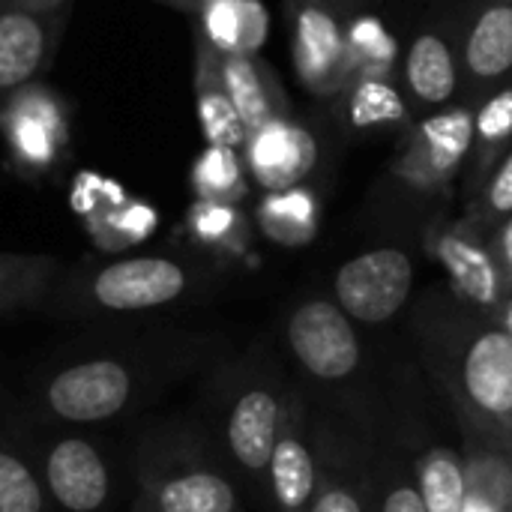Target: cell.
I'll use <instances>...</instances> for the list:
<instances>
[{"label":"cell","mask_w":512,"mask_h":512,"mask_svg":"<svg viewBox=\"0 0 512 512\" xmlns=\"http://www.w3.org/2000/svg\"><path fill=\"white\" fill-rule=\"evenodd\" d=\"M201 348L195 336L183 333L114 330L66 345L30 375L18 399L39 417L69 426L123 423L186 378Z\"/></svg>","instance_id":"cell-1"},{"label":"cell","mask_w":512,"mask_h":512,"mask_svg":"<svg viewBox=\"0 0 512 512\" xmlns=\"http://www.w3.org/2000/svg\"><path fill=\"white\" fill-rule=\"evenodd\" d=\"M204 270L177 255H123L63 267L42 315L69 324H129L192 300Z\"/></svg>","instance_id":"cell-2"},{"label":"cell","mask_w":512,"mask_h":512,"mask_svg":"<svg viewBox=\"0 0 512 512\" xmlns=\"http://www.w3.org/2000/svg\"><path fill=\"white\" fill-rule=\"evenodd\" d=\"M0 417L36 468L54 512H117L132 468L93 429L39 417L6 390Z\"/></svg>","instance_id":"cell-3"},{"label":"cell","mask_w":512,"mask_h":512,"mask_svg":"<svg viewBox=\"0 0 512 512\" xmlns=\"http://www.w3.org/2000/svg\"><path fill=\"white\" fill-rule=\"evenodd\" d=\"M144 512H243L240 489L198 426L147 429L132 453V504Z\"/></svg>","instance_id":"cell-4"},{"label":"cell","mask_w":512,"mask_h":512,"mask_svg":"<svg viewBox=\"0 0 512 512\" xmlns=\"http://www.w3.org/2000/svg\"><path fill=\"white\" fill-rule=\"evenodd\" d=\"M441 378H444L459 414L474 429V435L483 441V447L512 453L510 330L501 327L498 321L471 327L465 333L462 345L453 351Z\"/></svg>","instance_id":"cell-5"},{"label":"cell","mask_w":512,"mask_h":512,"mask_svg":"<svg viewBox=\"0 0 512 512\" xmlns=\"http://www.w3.org/2000/svg\"><path fill=\"white\" fill-rule=\"evenodd\" d=\"M222 384L225 387L216 405L213 444L231 471H237L249 483L264 486L267 465L273 459L291 393H285L255 363H240L228 369Z\"/></svg>","instance_id":"cell-6"},{"label":"cell","mask_w":512,"mask_h":512,"mask_svg":"<svg viewBox=\"0 0 512 512\" xmlns=\"http://www.w3.org/2000/svg\"><path fill=\"white\" fill-rule=\"evenodd\" d=\"M0 141L18 177H51L72 150L69 102L42 78L21 87L0 108Z\"/></svg>","instance_id":"cell-7"},{"label":"cell","mask_w":512,"mask_h":512,"mask_svg":"<svg viewBox=\"0 0 512 512\" xmlns=\"http://www.w3.org/2000/svg\"><path fill=\"white\" fill-rule=\"evenodd\" d=\"M474 105L453 102L426 114L408 129L405 147L393 159V177L420 195H441L471 159Z\"/></svg>","instance_id":"cell-8"},{"label":"cell","mask_w":512,"mask_h":512,"mask_svg":"<svg viewBox=\"0 0 512 512\" xmlns=\"http://www.w3.org/2000/svg\"><path fill=\"white\" fill-rule=\"evenodd\" d=\"M426 249L444 267L456 297L468 306L495 318L498 309L510 300V288L501 273L492 234L480 231L465 216L456 222L432 225V231L426 234Z\"/></svg>","instance_id":"cell-9"},{"label":"cell","mask_w":512,"mask_h":512,"mask_svg":"<svg viewBox=\"0 0 512 512\" xmlns=\"http://www.w3.org/2000/svg\"><path fill=\"white\" fill-rule=\"evenodd\" d=\"M291 60L300 84L321 99L342 96L354 81L339 12L312 0H291Z\"/></svg>","instance_id":"cell-10"},{"label":"cell","mask_w":512,"mask_h":512,"mask_svg":"<svg viewBox=\"0 0 512 512\" xmlns=\"http://www.w3.org/2000/svg\"><path fill=\"white\" fill-rule=\"evenodd\" d=\"M285 339L297 363L318 381L336 384L360 369L363 348L354 318L336 300H306L291 309Z\"/></svg>","instance_id":"cell-11"},{"label":"cell","mask_w":512,"mask_h":512,"mask_svg":"<svg viewBox=\"0 0 512 512\" xmlns=\"http://www.w3.org/2000/svg\"><path fill=\"white\" fill-rule=\"evenodd\" d=\"M414 291V261L396 246H378L345 261L333 279L336 303L360 324H384Z\"/></svg>","instance_id":"cell-12"},{"label":"cell","mask_w":512,"mask_h":512,"mask_svg":"<svg viewBox=\"0 0 512 512\" xmlns=\"http://www.w3.org/2000/svg\"><path fill=\"white\" fill-rule=\"evenodd\" d=\"M66 12L69 9L33 12L0 6V108L12 93L39 81L51 66L66 30Z\"/></svg>","instance_id":"cell-13"},{"label":"cell","mask_w":512,"mask_h":512,"mask_svg":"<svg viewBox=\"0 0 512 512\" xmlns=\"http://www.w3.org/2000/svg\"><path fill=\"white\" fill-rule=\"evenodd\" d=\"M321 465L309 441V411L306 402L291 393L288 414L267 465L264 489L276 512H306L321 489Z\"/></svg>","instance_id":"cell-14"},{"label":"cell","mask_w":512,"mask_h":512,"mask_svg":"<svg viewBox=\"0 0 512 512\" xmlns=\"http://www.w3.org/2000/svg\"><path fill=\"white\" fill-rule=\"evenodd\" d=\"M240 153L249 180L264 192H279L303 183L318 162V144L312 132L291 114L273 117L264 126L252 129Z\"/></svg>","instance_id":"cell-15"},{"label":"cell","mask_w":512,"mask_h":512,"mask_svg":"<svg viewBox=\"0 0 512 512\" xmlns=\"http://www.w3.org/2000/svg\"><path fill=\"white\" fill-rule=\"evenodd\" d=\"M465 102L477 105L512 75V0H483L468 21L462 48Z\"/></svg>","instance_id":"cell-16"},{"label":"cell","mask_w":512,"mask_h":512,"mask_svg":"<svg viewBox=\"0 0 512 512\" xmlns=\"http://www.w3.org/2000/svg\"><path fill=\"white\" fill-rule=\"evenodd\" d=\"M405 96L414 111L432 114L456 102L462 90V57L444 30H423L402 60Z\"/></svg>","instance_id":"cell-17"},{"label":"cell","mask_w":512,"mask_h":512,"mask_svg":"<svg viewBox=\"0 0 512 512\" xmlns=\"http://www.w3.org/2000/svg\"><path fill=\"white\" fill-rule=\"evenodd\" d=\"M219 72L246 132L264 126L273 117L291 114L288 93L276 69L264 63L261 54H219Z\"/></svg>","instance_id":"cell-18"},{"label":"cell","mask_w":512,"mask_h":512,"mask_svg":"<svg viewBox=\"0 0 512 512\" xmlns=\"http://www.w3.org/2000/svg\"><path fill=\"white\" fill-rule=\"evenodd\" d=\"M195 39L216 54H261L270 12L261 0H204L195 12Z\"/></svg>","instance_id":"cell-19"},{"label":"cell","mask_w":512,"mask_h":512,"mask_svg":"<svg viewBox=\"0 0 512 512\" xmlns=\"http://www.w3.org/2000/svg\"><path fill=\"white\" fill-rule=\"evenodd\" d=\"M192 90H195V114L198 126L207 144L216 147H234L243 150L246 144V126L234 108V99L222 81L219 72V54L195 39V72H192Z\"/></svg>","instance_id":"cell-20"},{"label":"cell","mask_w":512,"mask_h":512,"mask_svg":"<svg viewBox=\"0 0 512 512\" xmlns=\"http://www.w3.org/2000/svg\"><path fill=\"white\" fill-rule=\"evenodd\" d=\"M63 267L66 264L48 252L0 249V315L42 312Z\"/></svg>","instance_id":"cell-21"},{"label":"cell","mask_w":512,"mask_h":512,"mask_svg":"<svg viewBox=\"0 0 512 512\" xmlns=\"http://www.w3.org/2000/svg\"><path fill=\"white\" fill-rule=\"evenodd\" d=\"M252 222L270 243L306 246L321 228V198L306 183L279 192H264Z\"/></svg>","instance_id":"cell-22"},{"label":"cell","mask_w":512,"mask_h":512,"mask_svg":"<svg viewBox=\"0 0 512 512\" xmlns=\"http://www.w3.org/2000/svg\"><path fill=\"white\" fill-rule=\"evenodd\" d=\"M512 150V81L495 87L474 105V138L468 159V192L474 195L492 168Z\"/></svg>","instance_id":"cell-23"},{"label":"cell","mask_w":512,"mask_h":512,"mask_svg":"<svg viewBox=\"0 0 512 512\" xmlns=\"http://www.w3.org/2000/svg\"><path fill=\"white\" fill-rule=\"evenodd\" d=\"M345 120L351 129H411L414 108L393 78H354L345 90Z\"/></svg>","instance_id":"cell-24"},{"label":"cell","mask_w":512,"mask_h":512,"mask_svg":"<svg viewBox=\"0 0 512 512\" xmlns=\"http://www.w3.org/2000/svg\"><path fill=\"white\" fill-rule=\"evenodd\" d=\"M186 234L201 249L240 255L252 240V219L240 210V204L195 198L186 210Z\"/></svg>","instance_id":"cell-25"},{"label":"cell","mask_w":512,"mask_h":512,"mask_svg":"<svg viewBox=\"0 0 512 512\" xmlns=\"http://www.w3.org/2000/svg\"><path fill=\"white\" fill-rule=\"evenodd\" d=\"M249 186L252 180H249L243 153L234 147L207 144L189 168V189L195 198H204V201L243 204L249 198Z\"/></svg>","instance_id":"cell-26"},{"label":"cell","mask_w":512,"mask_h":512,"mask_svg":"<svg viewBox=\"0 0 512 512\" xmlns=\"http://www.w3.org/2000/svg\"><path fill=\"white\" fill-rule=\"evenodd\" d=\"M512 507V453L474 447L465 459V510L510 512Z\"/></svg>","instance_id":"cell-27"},{"label":"cell","mask_w":512,"mask_h":512,"mask_svg":"<svg viewBox=\"0 0 512 512\" xmlns=\"http://www.w3.org/2000/svg\"><path fill=\"white\" fill-rule=\"evenodd\" d=\"M0 512H54L36 468L0 417Z\"/></svg>","instance_id":"cell-28"},{"label":"cell","mask_w":512,"mask_h":512,"mask_svg":"<svg viewBox=\"0 0 512 512\" xmlns=\"http://www.w3.org/2000/svg\"><path fill=\"white\" fill-rule=\"evenodd\" d=\"M354 78H396L399 72V39L378 15H354L345 24Z\"/></svg>","instance_id":"cell-29"},{"label":"cell","mask_w":512,"mask_h":512,"mask_svg":"<svg viewBox=\"0 0 512 512\" xmlns=\"http://www.w3.org/2000/svg\"><path fill=\"white\" fill-rule=\"evenodd\" d=\"M414 486L426 512L465 510V462L450 447L426 450L414 465Z\"/></svg>","instance_id":"cell-30"},{"label":"cell","mask_w":512,"mask_h":512,"mask_svg":"<svg viewBox=\"0 0 512 512\" xmlns=\"http://www.w3.org/2000/svg\"><path fill=\"white\" fill-rule=\"evenodd\" d=\"M512 216V150L492 168L483 186L471 195L465 219L474 222L480 231L492 234L501 222Z\"/></svg>","instance_id":"cell-31"},{"label":"cell","mask_w":512,"mask_h":512,"mask_svg":"<svg viewBox=\"0 0 512 512\" xmlns=\"http://www.w3.org/2000/svg\"><path fill=\"white\" fill-rule=\"evenodd\" d=\"M156 225V213L138 201H117L108 213L93 216V234L108 246H129L144 240Z\"/></svg>","instance_id":"cell-32"},{"label":"cell","mask_w":512,"mask_h":512,"mask_svg":"<svg viewBox=\"0 0 512 512\" xmlns=\"http://www.w3.org/2000/svg\"><path fill=\"white\" fill-rule=\"evenodd\" d=\"M306 512H366V501L348 480L324 477L315 501Z\"/></svg>","instance_id":"cell-33"},{"label":"cell","mask_w":512,"mask_h":512,"mask_svg":"<svg viewBox=\"0 0 512 512\" xmlns=\"http://www.w3.org/2000/svg\"><path fill=\"white\" fill-rule=\"evenodd\" d=\"M378 512H426V504L414 483H408L402 477H390L381 492Z\"/></svg>","instance_id":"cell-34"},{"label":"cell","mask_w":512,"mask_h":512,"mask_svg":"<svg viewBox=\"0 0 512 512\" xmlns=\"http://www.w3.org/2000/svg\"><path fill=\"white\" fill-rule=\"evenodd\" d=\"M492 246H495V255H498V264H501V273L507 279L512 297V216L492 231Z\"/></svg>","instance_id":"cell-35"},{"label":"cell","mask_w":512,"mask_h":512,"mask_svg":"<svg viewBox=\"0 0 512 512\" xmlns=\"http://www.w3.org/2000/svg\"><path fill=\"white\" fill-rule=\"evenodd\" d=\"M72 0H12V6L21 9H33V12H57V9H69Z\"/></svg>","instance_id":"cell-36"},{"label":"cell","mask_w":512,"mask_h":512,"mask_svg":"<svg viewBox=\"0 0 512 512\" xmlns=\"http://www.w3.org/2000/svg\"><path fill=\"white\" fill-rule=\"evenodd\" d=\"M159 3H165V6H174V9H180V12H186V15H192L204 0H159Z\"/></svg>","instance_id":"cell-37"},{"label":"cell","mask_w":512,"mask_h":512,"mask_svg":"<svg viewBox=\"0 0 512 512\" xmlns=\"http://www.w3.org/2000/svg\"><path fill=\"white\" fill-rule=\"evenodd\" d=\"M495 321H498L501 327H507V330H510V333H512V297H510V300H507V303H504V306H501V309H498Z\"/></svg>","instance_id":"cell-38"},{"label":"cell","mask_w":512,"mask_h":512,"mask_svg":"<svg viewBox=\"0 0 512 512\" xmlns=\"http://www.w3.org/2000/svg\"><path fill=\"white\" fill-rule=\"evenodd\" d=\"M312 3H321V6H330V9H345V6H351L354 0H312Z\"/></svg>","instance_id":"cell-39"},{"label":"cell","mask_w":512,"mask_h":512,"mask_svg":"<svg viewBox=\"0 0 512 512\" xmlns=\"http://www.w3.org/2000/svg\"><path fill=\"white\" fill-rule=\"evenodd\" d=\"M0 6H12V0H0Z\"/></svg>","instance_id":"cell-40"},{"label":"cell","mask_w":512,"mask_h":512,"mask_svg":"<svg viewBox=\"0 0 512 512\" xmlns=\"http://www.w3.org/2000/svg\"><path fill=\"white\" fill-rule=\"evenodd\" d=\"M126 512H144V510H138V507H129V510Z\"/></svg>","instance_id":"cell-41"},{"label":"cell","mask_w":512,"mask_h":512,"mask_svg":"<svg viewBox=\"0 0 512 512\" xmlns=\"http://www.w3.org/2000/svg\"><path fill=\"white\" fill-rule=\"evenodd\" d=\"M510 512H512V507H510Z\"/></svg>","instance_id":"cell-42"}]
</instances>
